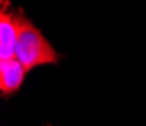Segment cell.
I'll use <instances>...</instances> for the list:
<instances>
[{
	"label": "cell",
	"mask_w": 146,
	"mask_h": 126,
	"mask_svg": "<svg viewBox=\"0 0 146 126\" xmlns=\"http://www.w3.org/2000/svg\"><path fill=\"white\" fill-rule=\"evenodd\" d=\"M14 58L29 71L34 67L53 64L58 61L55 52L44 35L23 15L17 14V41Z\"/></svg>",
	"instance_id": "1"
},
{
	"label": "cell",
	"mask_w": 146,
	"mask_h": 126,
	"mask_svg": "<svg viewBox=\"0 0 146 126\" xmlns=\"http://www.w3.org/2000/svg\"><path fill=\"white\" fill-rule=\"evenodd\" d=\"M17 14L0 9V58L8 59L15 55Z\"/></svg>",
	"instance_id": "2"
},
{
	"label": "cell",
	"mask_w": 146,
	"mask_h": 126,
	"mask_svg": "<svg viewBox=\"0 0 146 126\" xmlns=\"http://www.w3.org/2000/svg\"><path fill=\"white\" fill-rule=\"evenodd\" d=\"M26 76V69L15 58L2 59L0 58V91L12 94L21 87Z\"/></svg>",
	"instance_id": "3"
}]
</instances>
